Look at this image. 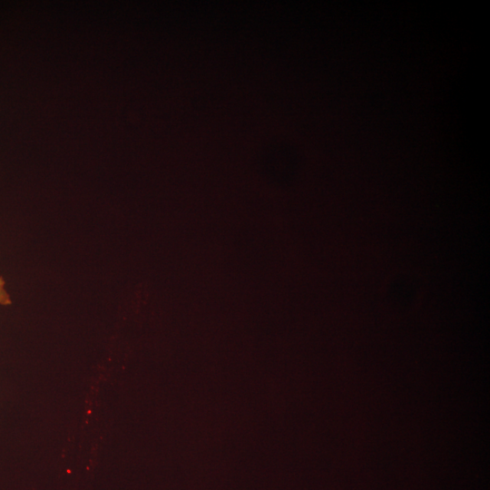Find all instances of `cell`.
<instances>
[{"label":"cell","mask_w":490,"mask_h":490,"mask_svg":"<svg viewBox=\"0 0 490 490\" xmlns=\"http://www.w3.org/2000/svg\"><path fill=\"white\" fill-rule=\"evenodd\" d=\"M12 304L11 296L5 289V280L0 276V305L8 306Z\"/></svg>","instance_id":"cell-1"}]
</instances>
